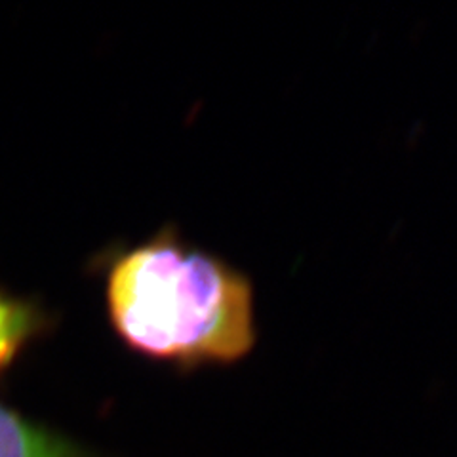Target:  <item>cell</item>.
Masks as SVG:
<instances>
[{
	"label": "cell",
	"instance_id": "6da1fadb",
	"mask_svg": "<svg viewBox=\"0 0 457 457\" xmlns=\"http://www.w3.org/2000/svg\"><path fill=\"white\" fill-rule=\"evenodd\" d=\"M105 295L124 345L181 374L235 366L260 339L252 278L176 227L114 257Z\"/></svg>",
	"mask_w": 457,
	"mask_h": 457
},
{
	"label": "cell",
	"instance_id": "7a4b0ae2",
	"mask_svg": "<svg viewBox=\"0 0 457 457\" xmlns=\"http://www.w3.org/2000/svg\"><path fill=\"white\" fill-rule=\"evenodd\" d=\"M0 457H86L75 445L0 404Z\"/></svg>",
	"mask_w": 457,
	"mask_h": 457
},
{
	"label": "cell",
	"instance_id": "3957f363",
	"mask_svg": "<svg viewBox=\"0 0 457 457\" xmlns=\"http://www.w3.org/2000/svg\"><path fill=\"white\" fill-rule=\"evenodd\" d=\"M38 320L33 307L0 292V374L37 332Z\"/></svg>",
	"mask_w": 457,
	"mask_h": 457
}]
</instances>
